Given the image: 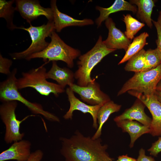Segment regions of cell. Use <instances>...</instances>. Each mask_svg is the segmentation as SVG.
Instances as JSON below:
<instances>
[{"instance_id":"36","label":"cell","mask_w":161,"mask_h":161,"mask_svg":"<svg viewBox=\"0 0 161 161\" xmlns=\"http://www.w3.org/2000/svg\"><path fill=\"white\" fill-rule=\"evenodd\" d=\"M117 161V160H116V161H114V160H111V161Z\"/></svg>"},{"instance_id":"23","label":"cell","mask_w":161,"mask_h":161,"mask_svg":"<svg viewBox=\"0 0 161 161\" xmlns=\"http://www.w3.org/2000/svg\"><path fill=\"white\" fill-rule=\"evenodd\" d=\"M15 0H0V17L4 18L7 22V26L10 30L17 29L18 27L13 22L15 7L12 6Z\"/></svg>"},{"instance_id":"19","label":"cell","mask_w":161,"mask_h":161,"mask_svg":"<svg viewBox=\"0 0 161 161\" xmlns=\"http://www.w3.org/2000/svg\"><path fill=\"white\" fill-rule=\"evenodd\" d=\"M47 79H51L55 80L59 85L64 88L73 83L74 73L69 69L61 68L57 65L56 61H52L50 69L47 73Z\"/></svg>"},{"instance_id":"16","label":"cell","mask_w":161,"mask_h":161,"mask_svg":"<svg viewBox=\"0 0 161 161\" xmlns=\"http://www.w3.org/2000/svg\"><path fill=\"white\" fill-rule=\"evenodd\" d=\"M145 107L141 100L137 98L131 107L126 109L120 115L116 117L114 120L115 122L125 120H136L149 128L152 119L145 113Z\"/></svg>"},{"instance_id":"30","label":"cell","mask_w":161,"mask_h":161,"mask_svg":"<svg viewBox=\"0 0 161 161\" xmlns=\"http://www.w3.org/2000/svg\"><path fill=\"white\" fill-rule=\"evenodd\" d=\"M44 154L42 150L38 149L32 152L28 159L26 161H41Z\"/></svg>"},{"instance_id":"24","label":"cell","mask_w":161,"mask_h":161,"mask_svg":"<svg viewBox=\"0 0 161 161\" xmlns=\"http://www.w3.org/2000/svg\"><path fill=\"white\" fill-rule=\"evenodd\" d=\"M145 52L143 49L131 57L126 65L125 70L135 73L145 71Z\"/></svg>"},{"instance_id":"2","label":"cell","mask_w":161,"mask_h":161,"mask_svg":"<svg viewBox=\"0 0 161 161\" xmlns=\"http://www.w3.org/2000/svg\"><path fill=\"white\" fill-rule=\"evenodd\" d=\"M116 49L108 48L103 44L100 35L94 47L85 54L80 55L77 62L78 69L74 73L77 85L86 86L93 80L91 73L94 67L105 56Z\"/></svg>"},{"instance_id":"28","label":"cell","mask_w":161,"mask_h":161,"mask_svg":"<svg viewBox=\"0 0 161 161\" xmlns=\"http://www.w3.org/2000/svg\"><path fill=\"white\" fill-rule=\"evenodd\" d=\"M148 151L151 155L155 157L161 152V136L157 140L152 143Z\"/></svg>"},{"instance_id":"15","label":"cell","mask_w":161,"mask_h":161,"mask_svg":"<svg viewBox=\"0 0 161 161\" xmlns=\"http://www.w3.org/2000/svg\"><path fill=\"white\" fill-rule=\"evenodd\" d=\"M31 143L28 140H22L15 142L8 148L0 154V161H26L31 153Z\"/></svg>"},{"instance_id":"5","label":"cell","mask_w":161,"mask_h":161,"mask_svg":"<svg viewBox=\"0 0 161 161\" xmlns=\"http://www.w3.org/2000/svg\"><path fill=\"white\" fill-rule=\"evenodd\" d=\"M47 70L43 66L22 73V76L17 79L16 86L18 89L27 87L35 89L41 95L47 96L52 93L56 97L65 92L61 86L47 80Z\"/></svg>"},{"instance_id":"32","label":"cell","mask_w":161,"mask_h":161,"mask_svg":"<svg viewBox=\"0 0 161 161\" xmlns=\"http://www.w3.org/2000/svg\"><path fill=\"white\" fill-rule=\"evenodd\" d=\"M118 161H137V160L130 157L127 154L119 156L117 158Z\"/></svg>"},{"instance_id":"25","label":"cell","mask_w":161,"mask_h":161,"mask_svg":"<svg viewBox=\"0 0 161 161\" xmlns=\"http://www.w3.org/2000/svg\"><path fill=\"white\" fill-rule=\"evenodd\" d=\"M123 21L126 26L124 34L128 38L131 40L135 35L145 24L133 17L130 14L123 15Z\"/></svg>"},{"instance_id":"26","label":"cell","mask_w":161,"mask_h":161,"mask_svg":"<svg viewBox=\"0 0 161 161\" xmlns=\"http://www.w3.org/2000/svg\"><path fill=\"white\" fill-rule=\"evenodd\" d=\"M145 71L154 69L161 64L157 49H149L145 53Z\"/></svg>"},{"instance_id":"11","label":"cell","mask_w":161,"mask_h":161,"mask_svg":"<svg viewBox=\"0 0 161 161\" xmlns=\"http://www.w3.org/2000/svg\"><path fill=\"white\" fill-rule=\"evenodd\" d=\"M69 86L74 92L80 96L83 101L90 105L104 104L111 100L109 96L100 90L99 84L94 79L86 86L74 83Z\"/></svg>"},{"instance_id":"7","label":"cell","mask_w":161,"mask_h":161,"mask_svg":"<svg viewBox=\"0 0 161 161\" xmlns=\"http://www.w3.org/2000/svg\"><path fill=\"white\" fill-rule=\"evenodd\" d=\"M17 29L28 32L32 42L30 46L25 50L10 54L14 60L26 59L31 55L44 49L49 43L46 41V38L50 37L52 32L55 30L53 21H48L46 24H44L39 26H33L30 24L28 28L18 27Z\"/></svg>"},{"instance_id":"14","label":"cell","mask_w":161,"mask_h":161,"mask_svg":"<svg viewBox=\"0 0 161 161\" xmlns=\"http://www.w3.org/2000/svg\"><path fill=\"white\" fill-rule=\"evenodd\" d=\"M50 6L53 12L55 30L57 32H60L63 29L68 26H81L92 25L94 23L91 19L78 20L61 12L57 7L55 0L51 1Z\"/></svg>"},{"instance_id":"12","label":"cell","mask_w":161,"mask_h":161,"mask_svg":"<svg viewBox=\"0 0 161 161\" xmlns=\"http://www.w3.org/2000/svg\"><path fill=\"white\" fill-rule=\"evenodd\" d=\"M66 93L70 103V107L68 111L63 116L64 118L66 120L72 119L73 112L75 110L80 111L84 113H89L93 118V127L96 129H97L98 126L97 123V113L104 104L93 106L87 105L76 97L74 92L69 87L66 89Z\"/></svg>"},{"instance_id":"8","label":"cell","mask_w":161,"mask_h":161,"mask_svg":"<svg viewBox=\"0 0 161 161\" xmlns=\"http://www.w3.org/2000/svg\"><path fill=\"white\" fill-rule=\"evenodd\" d=\"M17 106V101L12 100L2 102L0 106L1 119L5 127L4 139L7 144L22 140L24 134L20 132L21 123L30 117L35 116L34 115H28L22 120H19L15 113Z\"/></svg>"},{"instance_id":"1","label":"cell","mask_w":161,"mask_h":161,"mask_svg":"<svg viewBox=\"0 0 161 161\" xmlns=\"http://www.w3.org/2000/svg\"><path fill=\"white\" fill-rule=\"evenodd\" d=\"M61 154L65 161H110L113 160L107 152L108 146L102 144L99 138L93 139L78 131L70 138L61 137Z\"/></svg>"},{"instance_id":"27","label":"cell","mask_w":161,"mask_h":161,"mask_svg":"<svg viewBox=\"0 0 161 161\" xmlns=\"http://www.w3.org/2000/svg\"><path fill=\"white\" fill-rule=\"evenodd\" d=\"M12 64V61L8 58L3 57L0 54V72L7 75L11 73L10 69Z\"/></svg>"},{"instance_id":"4","label":"cell","mask_w":161,"mask_h":161,"mask_svg":"<svg viewBox=\"0 0 161 161\" xmlns=\"http://www.w3.org/2000/svg\"><path fill=\"white\" fill-rule=\"evenodd\" d=\"M17 69H14L6 79L0 83V100L2 103L9 101H18L24 105L33 114H40L47 120L59 122L57 116L44 110L41 104L31 102L24 98L18 91L16 86Z\"/></svg>"},{"instance_id":"33","label":"cell","mask_w":161,"mask_h":161,"mask_svg":"<svg viewBox=\"0 0 161 161\" xmlns=\"http://www.w3.org/2000/svg\"><path fill=\"white\" fill-rule=\"evenodd\" d=\"M155 94L158 100L161 103V91L156 90Z\"/></svg>"},{"instance_id":"31","label":"cell","mask_w":161,"mask_h":161,"mask_svg":"<svg viewBox=\"0 0 161 161\" xmlns=\"http://www.w3.org/2000/svg\"><path fill=\"white\" fill-rule=\"evenodd\" d=\"M137 161H156L154 158L151 156H148L145 154V150L141 148L139 151V155Z\"/></svg>"},{"instance_id":"21","label":"cell","mask_w":161,"mask_h":161,"mask_svg":"<svg viewBox=\"0 0 161 161\" xmlns=\"http://www.w3.org/2000/svg\"><path fill=\"white\" fill-rule=\"evenodd\" d=\"M131 4H135L137 7V17L143 23H145L150 28L153 26L151 15L153 7L155 6V1L152 0H131Z\"/></svg>"},{"instance_id":"17","label":"cell","mask_w":161,"mask_h":161,"mask_svg":"<svg viewBox=\"0 0 161 161\" xmlns=\"http://www.w3.org/2000/svg\"><path fill=\"white\" fill-rule=\"evenodd\" d=\"M116 123L123 132H127L129 135L130 142L129 146L130 148L134 147L136 141L142 135L149 134V128L136 121L125 120Z\"/></svg>"},{"instance_id":"29","label":"cell","mask_w":161,"mask_h":161,"mask_svg":"<svg viewBox=\"0 0 161 161\" xmlns=\"http://www.w3.org/2000/svg\"><path fill=\"white\" fill-rule=\"evenodd\" d=\"M152 22L155 26L157 33L156 41L157 47L156 48L161 61V28L157 21L152 19Z\"/></svg>"},{"instance_id":"3","label":"cell","mask_w":161,"mask_h":161,"mask_svg":"<svg viewBox=\"0 0 161 161\" xmlns=\"http://www.w3.org/2000/svg\"><path fill=\"white\" fill-rule=\"evenodd\" d=\"M55 30L50 36L51 41L43 51L34 53L26 58L27 61L35 58H41L44 62L61 61L65 62L67 66L72 68L73 61L80 55V52L66 44L55 32Z\"/></svg>"},{"instance_id":"6","label":"cell","mask_w":161,"mask_h":161,"mask_svg":"<svg viewBox=\"0 0 161 161\" xmlns=\"http://www.w3.org/2000/svg\"><path fill=\"white\" fill-rule=\"evenodd\" d=\"M161 80V64L149 70L135 73L124 83L118 92L117 96L121 95L130 90L145 95L154 94Z\"/></svg>"},{"instance_id":"20","label":"cell","mask_w":161,"mask_h":161,"mask_svg":"<svg viewBox=\"0 0 161 161\" xmlns=\"http://www.w3.org/2000/svg\"><path fill=\"white\" fill-rule=\"evenodd\" d=\"M121 105L115 103L113 101L110 100L104 103L98 110L97 115L98 127L97 131L92 137L93 139L98 138L101 134L102 126L107 121L110 115L112 113L118 112Z\"/></svg>"},{"instance_id":"34","label":"cell","mask_w":161,"mask_h":161,"mask_svg":"<svg viewBox=\"0 0 161 161\" xmlns=\"http://www.w3.org/2000/svg\"><path fill=\"white\" fill-rule=\"evenodd\" d=\"M157 21L161 28V10L159 12V15Z\"/></svg>"},{"instance_id":"9","label":"cell","mask_w":161,"mask_h":161,"mask_svg":"<svg viewBox=\"0 0 161 161\" xmlns=\"http://www.w3.org/2000/svg\"><path fill=\"white\" fill-rule=\"evenodd\" d=\"M16 10L31 24V22L41 16H45L48 21H53V12L51 8H45L38 0H16Z\"/></svg>"},{"instance_id":"22","label":"cell","mask_w":161,"mask_h":161,"mask_svg":"<svg viewBox=\"0 0 161 161\" xmlns=\"http://www.w3.org/2000/svg\"><path fill=\"white\" fill-rule=\"evenodd\" d=\"M149 36L147 32H144L134 38L133 41L129 45L125 55L118 64H123L128 61L132 56L143 49L144 47L148 44L146 43V38Z\"/></svg>"},{"instance_id":"10","label":"cell","mask_w":161,"mask_h":161,"mask_svg":"<svg viewBox=\"0 0 161 161\" xmlns=\"http://www.w3.org/2000/svg\"><path fill=\"white\" fill-rule=\"evenodd\" d=\"M127 92L141 100L151 113L152 118L149 134L154 137L161 136V103L155 94L145 95L131 90Z\"/></svg>"},{"instance_id":"35","label":"cell","mask_w":161,"mask_h":161,"mask_svg":"<svg viewBox=\"0 0 161 161\" xmlns=\"http://www.w3.org/2000/svg\"><path fill=\"white\" fill-rule=\"evenodd\" d=\"M156 90L161 91V80L159 82L157 86Z\"/></svg>"},{"instance_id":"18","label":"cell","mask_w":161,"mask_h":161,"mask_svg":"<svg viewBox=\"0 0 161 161\" xmlns=\"http://www.w3.org/2000/svg\"><path fill=\"white\" fill-rule=\"evenodd\" d=\"M96 9L100 12L99 16L96 20V23L98 27L101 26L102 22L107 19L111 13L127 10L131 11L135 14L137 13V10L136 6L124 0H116L112 5L108 8H103L97 6Z\"/></svg>"},{"instance_id":"13","label":"cell","mask_w":161,"mask_h":161,"mask_svg":"<svg viewBox=\"0 0 161 161\" xmlns=\"http://www.w3.org/2000/svg\"><path fill=\"white\" fill-rule=\"evenodd\" d=\"M105 25L109 30L107 39L103 41L107 47L112 49H123L126 52L131 43L124 33L117 29L112 19L109 17L105 20Z\"/></svg>"}]
</instances>
